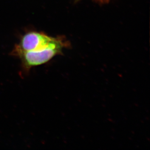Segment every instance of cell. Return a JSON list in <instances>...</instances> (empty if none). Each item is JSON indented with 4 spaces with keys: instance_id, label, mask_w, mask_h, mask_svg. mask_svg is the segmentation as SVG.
I'll list each match as a JSON object with an SVG mask.
<instances>
[{
    "instance_id": "obj_1",
    "label": "cell",
    "mask_w": 150,
    "mask_h": 150,
    "mask_svg": "<svg viewBox=\"0 0 150 150\" xmlns=\"http://www.w3.org/2000/svg\"><path fill=\"white\" fill-rule=\"evenodd\" d=\"M59 40L43 33L29 32L22 36L18 44L15 46L11 54L23 52L35 59H46L51 56L52 48Z\"/></svg>"
}]
</instances>
